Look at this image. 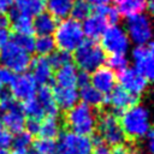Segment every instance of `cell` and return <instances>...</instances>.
Returning a JSON list of instances; mask_svg holds the SVG:
<instances>
[{
	"label": "cell",
	"instance_id": "7bdbcfd3",
	"mask_svg": "<svg viewBox=\"0 0 154 154\" xmlns=\"http://www.w3.org/2000/svg\"><path fill=\"white\" fill-rule=\"evenodd\" d=\"M112 154H129V149L126 146H118L112 149Z\"/></svg>",
	"mask_w": 154,
	"mask_h": 154
},
{
	"label": "cell",
	"instance_id": "9a60e30c",
	"mask_svg": "<svg viewBox=\"0 0 154 154\" xmlns=\"http://www.w3.org/2000/svg\"><path fill=\"white\" fill-rule=\"evenodd\" d=\"M31 76L36 83L41 85H48L53 81V67L45 57H36L31 59L30 64Z\"/></svg>",
	"mask_w": 154,
	"mask_h": 154
},
{
	"label": "cell",
	"instance_id": "7dc6e473",
	"mask_svg": "<svg viewBox=\"0 0 154 154\" xmlns=\"http://www.w3.org/2000/svg\"><path fill=\"white\" fill-rule=\"evenodd\" d=\"M26 154H40L38 152H36L35 149H29L28 152H26Z\"/></svg>",
	"mask_w": 154,
	"mask_h": 154
},
{
	"label": "cell",
	"instance_id": "7402d4cb",
	"mask_svg": "<svg viewBox=\"0 0 154 154\" xmlns=\"http://www.w3.org/2000/svg\"><path fill=\"white\" fill-rule=\"evenodd\" d=\"M116 8L120 17H130L137 13H143L147 10V0H114Z\"/></svg>",
	"mask_w": 154,
	"mask_h": 154
},
{
	"label": "cell",
	"instance_id": "277c9868",
	"mask_svg": "<svg viewBox=\"0 0 154 154\" xmlns=\"http://www.w3.org/2000/svg\"><path fill=\"white\" fill-rule=\"evenodd\" d=\"M73 52V60L81 71L89 73L106 63V53L96 41H83Z\"/></svg>",
	"mask_w": 154,
	"mask_h": 154
},
{
	"label": "cell",
	"instance_id": "f6af8a7d",
	"mask_svg": "<svg viewBox=\"0 0 154 154\" xmlns=\"http://www.w3.org/2000/svg\"><path fill=\"white\" fill-rule=\"evenodd\" d=\"M128 149H129V154H142L141 150H140L138 148H135V146H132V147H128Z\"/></svg>",
	"mask_w": 154,
	"mask_h": 154
},
{
	"label": "cell",
	"instance_id": "ab89813d",
	"mask_svg": "<svg viewBox=\"0 0 154 154\" xmlns=\"http://www.w3.org/2000/svg\"><path fill=\"white\" fill-rule=\"evenodd\" d=\"M144 140V152H147L148 154H153V150H154V136H153V131L149 130L148 134L143 137Z\"/></svg>",
	"mask_w": 154,
	"mask_h": 154
},
{
	"label": "cell",
	"instance_id": "2e32d148",
	"mask_svg": "<svg viewBox=\"0 0 154 154\" xmlns=\"http://www.w3.org/2000/svg\"><path fill=\"white\" fill-rule=\"evenodd\" d=\"M108 23L107 20L99 13L94 12L90 13V16H88L82 24V30L83 34L89 37V40H97L99 37H101V35L103 34V31L107 29Z\"/></svg>",
	"mask_w": 154,
	"mask_h": 154
},
{
	"label": "cell",
	"instance_id": "d590c367",
	"mask_svg": "<svg viewBox=\"0 0 154 154\" xmlns=\"http://www.w3.org/2000/svg\"><path fill=\"white\" fill-rule=\"evenodd\" d=\"M8 26H10L8 17L6 14L0 13V49L8 42V38H10Z\"/></svg>",
	"mask_w": 154,
	"mask_h": 154
},
{
	"label": "cell",
	"instance_id": "7a4b0ae2",
	"mask_svg": "<svg viewBox=\"0 0 154 154\" xmlns=\"http://www.w3.org/2000/svg\"><path fill=\"white\" fill-rule=\"evenodd\" d=\"M97 116L99 113L95 108L82 102L65 112L63 117V124L72 132L89 136L93 135L96 130Z\"/></svg>",
	"mask_w": 154,
	"mask_h": 154
},
{
	"label": "cell",
	"instance_id": "83f0119b",
	"mask_svg": "<svg viewBox=\"0 0 154 154\" xmlns=\"http://www.w3.org/2000/svg\"><path fill=\"white\" fill-rule=\"evenodd\" d=\"M90 13H91V5L87 0H73L70 12L72 19L77 22L84 20L88 16H90Z\"/></svg>",
	"mask_w": 154,
	"mask_h": 154
},
{
	"label": "cell",
	"instance_id": "4fadbf2b",
	"mask_svg": "<svg viewBox=\"0 0 154 154\" xmlns=\"http://www.w3.org/2000/svg\"><path fill=\"white\" fill-rule=\"evenodd\" d=\"M138 100H140V97L130 94L122 87H114L113 90L109 93V97H108L107 102L112 107L111 112L114 116L119 117L122 114V112H124L126 108L138 103Z\"/></svg>",
	"mask_w": 154,
	"mask_h": 154
},
{
	"label": "cell",
	"instance_id": "ee69618b",
	"mask_svg": "<svg viewBox=\"0 0 154 154\" xmlns=\"http://www.w3.org/2000/svg\"><path fill=\"white\" fill-rule=\"evenodd\" d=\"M90 5H95V6H101V5H108V2L111 0H87Z\"/></svg>",
	"mask_w": 154,
	"mask_h": 154
},
{
	"label": "cell",
	"instance_id": "cb8c5ba5",
	"mask_svg": "<svg viewBox=\"0 0 154 154\" xmlns=\"http://www.w3.org/2000/svg\"><path fill=\"white\" fill-rule=\"evenodd\" d=\"M61 132V122L58 119V117H47L41 123L40 126V137L43 138H52L54 140L58 137Z\"/></svg>",
	"mask_w": 154,
	"mask_h": 154
},
{
	"label": "cell",
	"instance_id": "ba28073f",
	"mask_svg": "<svg viewBox=\"0 0 154 154\" xmlns=\"http://www.w3.org/2000/svg\"><path fill=\"white\" fill-rule=\"evenodd\" d=\"M101 48L103 52L112 54H126L130 48V40L124 28L118 24L107 26L101 35Z\"/></svg>",
	"mask_w": 154,
	"mask_h": 154
},
{
	"label": "cell",
	"instance_id": "44dd1931",
	"mask_svg": "<svg viewBox=\"0 0 154 154\" xmlns=\"http://www.w3.org/2000/svg\"><path fill=\"white\" fill-rule=\"evenodd\" d=\"M37 93V100L41 103L45 114H48V117H58L59 108L54 101L53 91L48 85H41Z\"/></svg>",
	"mask_w": 154,
	"mask_h": 154
},
{
	"label": "cell",
	"instance_id": "9c48e42d",
	"mask_svg": "<svg viewBox=\"0 0 154 154\" xmlns=\"http://www.w3.org/2000/svg\"><path fill=\"white\" fill-rule=\"evenodd\" d=\"M57 148L66 154H91V138L89 136L78 135L70 130L60 132Z\"/></svg>",
	"mask_w": 154,
	"mask_h": 154
},
{
	"label": "cell",
	"instance_id": "e0dca14e",
	"mask_svg": "<svg viewBox=\"0 0 154 154\" xmlns=\"http://www.w3.org/2000/svg\"><path fill=\"white\" fill-rule=\"evenodd\" d=\"M52 91H53L54 101H55L58 108L64 112H67L73 106H76L79 100L78 91L75 88L55 87L54 89H52Z\"/></svg>",
	"mask_w": 154,
	"mask_h": 154
},
{
	"label": "cell",
	"instance_id": "8d00e7d4",
	"mask_svg": "<svg viewBox=\"0 0 154 154\" xmlns=\"http://www.w3.org/2000/svg\"><path fill=\"white\" fill-rule=\"evenodd\" d=\"M12 78H13V73L6 67H4L2 65H0V90L10 85Z\"/></svg>",
	"mask_w": 154,
	"mask_h": 154
},
{
	"label": "cell",
	"instance_id": "52a82bcc",
	"mask_svg": "<svg viewBox=\"0 0 154 154\" xmlns=\"http://www.w3.org/2000/svg\"><path fill=\"white\" fill-rule=\"evenodd\" d=\"M125 31L130 40L136 46L146 45L152 40V23L147 13H137L126 17Z\"/></svg>",
	"mask_w": 154,
	"mask_h": 154
},
{
	"label": "cell",
	"instance_id": "c3c4849f",
	"mask_svg": "<svg viewBox=\"0 0 154 154\" xmlns=\"http://www.w3.org/2000/svg\"><path fill=\"white\" fill-rule=\"evenodd\" d=\"M54 154H66V153H65V152H63V150H60V149H58V148H57V152H55V153H54Z\"/></svg>",
	"mask_w": 154,
	"mask_h": 154
},
{
	"label": "cell",
	"instance_id": "f1b7e54d",
	"mask_svg": "<svg viewBox=\"0 0 154 154\" xmlns=\"http://www.w3.org/2000/svg\"><path fill=\"white\" fill-rule=\"evenodd\" d=\"M12 41L14 45H17L19 48H22L23 51H25L26 53H31L34 52V45H35V38L31 36V34H18V32H13L11 36Z\"/></svg>",
	"mask_w": 154,
	"mask_h": 154
},
{
	"label": "cell",
	"instance_id": "ffe728a7",
	"mask_svg": "<svg viewBox=\"0 0 154 154\" xmlns=\"http://www.w3.org/2000/svg\"><path fill=\"white\" fill-rule=\"evenodd\" d=\"M78 96L82 99L83 103H85V105H88V106H90L95 109L96 108L101 109L107 102V99L105 97V95L101 94L100 91H97L90 84L82 87L79 93H78Z\"/></svg>",
	"mask_w": 154,
	"mask_h": 154
},
{
	"label": "cell",
	"instance_id": "3957f363",
	"mask_svg": "<svg viewBox=\"0 0 154 154\" xmlns=\"http://www.w3.org/2000/svg\"><path fill=\"white\" fill-rule=\"evenodd\" d=\"M54 43L64 52H73L84 41L82 24L72 18H67L58 23L54 30Z\"/></svg>",
	"mask_w": 154,
	"mask_h": 154
},
{
	"label": "cell",
	"instance_id": "5bb4252c",
	"mask_svg": "<svg viewBox=\"0 0 154 154\" xmlns=\"http://www.w3.org/2000/svg\"><path fill=\"white\" fill-rule=\"evenodd\" d=\"M116 73L107 66H101L96 69L95 71H93V75L90 76V85L103 95L109 94L116 87Z\"/></svg>",
	"mask_w": 154,
	"mask_h": 154
},
{
	"label": "cell",
	"instance_id": "bcb514c9",
	"mask_svg": "<svg viewBox=\"0 0 154 154\" xmlns=\"http://www.w3.org/2000/svg\"><path fill=\"white\" fill-rule=\"evenodd\" d=\"M11 154H26V149H14Z\"/></svg>",
	"mask_w": 154,
	"mask_h": 154
},
{
	"label": "cell",
	"instance_id": "60d3db41",
	"mask_svg": "<svg viewBox=\"0 0 154 154\" xmlns=\"http://www.w3.org/2000/svg\"><path fill=\"white\" fill-rule=\"evenodd\" d=\"M90 84V76L88 72H84V71H79L77 73V82H76V85H79L81 88L84 87V85H88Z\"/></svg>",
	"mask_w": 154,
	"mask_h": 154
},
{
	"label": "cell",
	"instance_id": "f546056e",
	"mask_svg": "<svg viewBox=\"0 0 154 154\" xmlns=\"http://www.w3.org/2000/svg\"><path fill=\"white\" fill-rule=\"evenodd\" d=\"M32 147L40 154H54L57 152V143L52 138H36L32 141Z\"/></svg>",
	"mask_w": 154,
	"mask_h": 154
},
{
	"label": "cell",
	"instance_id": "b9f144b4",
	"mask_svg": "<svg viewBox=\"0 0 154 154\" xmlns=\"http://www.w3.org/2000/svg\"><path fill=\"white\" fill-rule=\"evenodd\" d=\"M12 5H13L12 0H0V13L6 14L12 7Z\"/></svg>",
	"mask_w": 154,
	"mask_h": 154
},
{
	"label": "cell",
	"instance_id": "d6a6232c",
	"mask_svg": "<svg viewBox=\"0 0 154 154\" xmlns=\"http://www.w3.org/2000/svg\"><path fill=\"white\" fill-rule=\"evenodd\" d=\"M107 61V67L111 69L113 72H120L122 70L126 69L129 66V59L126 58L125 54H112L108 58H106Z\"/></svg>",
	"mask_w": 154,
	"mask_h": 154
},
{
	"label": "cell",
	"instance_id": "836d02e7",
	"mask_svg": "<svg viewBox=\"0 0 154 154\" xmlns=\"http://www.w3.org/2000/svg\"><path fill=\"white\" fill-rule=\"evenodd\" d=\"M31 143L32 136L26 131H19L14 135V137H12L11 146H13L14 149H26V147H29Z\"/></svg>",
	"mask_w": 154,
	"mask_h": 154
},
{
	"label": "cell",
	"instance_id": "5b68a950",
	"mask_svg": "<svg viewBox=\"0 0 154 154\" xmlns=\"http://www.w3.org/2000/svg\"><path fill=\"white\" fill-rule=\"evenodd\" d=\"M99 136L105 141L109 147L124 146L126 137L120 126L119 119L111 111H101L97 116V126Z\"/></svg>",
	"mask_w": 154,
	"mask_h": 154
},
{
	"label": "cell",
	"instance_id": "e575fe53",
	"mask_svg": "<svg viewBox=\"0 0 154 154\" xmlns=\"http://www.w3.org/2000/svg\"><path fill=\"white\" fill-rule=\"evenodd\" d=\"M94 138H91V143H93V148H91V153L93 154H112V148L101 140V137L99 135L93 136Z\"/></svg>",
	"mask_w": 154,
	"mask_h": 154
},
{
	"label": "cell",
	"instance_id": "ac0fdd59",
	"mask_svg": "<svg viewBox=\"0 0 154 154\" xmlns=\"http://www.w3.org/2000/svg\"><path fill=\"white\" fill-rule=\"evenodd\" d=\"M77 69L73 64L69 63L59 69H57V72L54 75V81L57 83V87L61 88H75L77 82Z\"/></svg>",
	"mask_w": 154,
	"mask_h": 154
},
{
	"label": "cell",
	"instance_id": "f35d334b",
	"mask_svg": "<svg viewBox=\"0 0 154 154\" xmlns=\"http://www.w3.org/2000/svg\"><path fill=\"white\" fill-rule=\"evenodd\" d=\"M40 126H41V123H40V120H37V119H28V120H25V123H24L25 131L29 132L31 136L38 135V132H40Z\"/></svg>",
	"mask_w": 154,
	"mask_h": 154
},
{
	"label": "cell",
	"instance_id": "30bf717a",
	"mask_svg": "<svg viewBox=\"0 0 154 154\" xmlns=\"http://www.w3.org/2000/svg\"><path fill=\"white\" fill-rule=\"evenodd\" d=\"M153 43L138 45L131 51V59L135 65V70L141 73L148 82L154 77V57H153Z\"/></svg>",
	"mask_w": 154,
	"mask_h": 154
},
{
	"label": "cell",
	"instance_id": "1f68e13d",
	"mask_svg": "<svg viewBox=\"0 0 154 154\" xmlns=\"http://www.w3.org/2000/svg\"><path fill=\"white\" fill-rule=\"evenodd\" d=\"M47 60L53 69H59L60 66L71 63V54L69 52H64L59 49V51L52 52L47 58Z\"/></svg>",
	"mask_w": 154,
	"mask_h": 154
},
{
	"label": "cell",
	"instance_id": "681fc988",
	"mask_svg": "<svg viewBox=\"0 0 154 154\" xmlns=\"http://www.w3.org/2000/svg\"><path fill=\"white\" fill-rule=\"evenodd\" d=\"M42 1H43V0H42Z\"/></svg>",
	"mask_w": 154,
	"mask_h": 154
},
{
	"label": "cell",
	"instance_id": "4dcf8cb0",
	"mask_svg": "<svg viewBox=\"0 0 154 154\" xmlns=\"http://www.w3.org/2000/svg\"><path fill=\"white\" fill-rule=\"evenodd\" d=\"M95 12L101 14L108 24H118L120 20V14L117 11V8L114 6H109V5H101V6H96Z\"/></svg>",
	"mask_w": 154,
	"mask_h": 154
},
{
	"label": "cell",
	"instance_id": "603a6c76",
	"mask_svg": "<svg viewBox=\"0 0 154 154\" xmlns=\"http://www.w3.org/2000/svg\"><path fill=\"white\" fill-rule=\"evenodd\" d=\"M12 7L17 13L31 18L43 12L45 2L42 0H17V2L13 4Z\"/></svg>",
	"mask_w": 154,
	"mask_h": 154
},
{
	"label": "cell",
	"instance_id": "8992f818",
	"mask_svg": "<svg viewBox=\"0 0 154 154\" xmlns=\"http://www.w3.org/2000/svg\"><path fill=\"white\" fill-rule=\"evenodd\" d=\"M31 64V57L29 53L19 48L13 42H7L0 49V65L14 73L25 72Z\"/></svg>",
	"mask_w": 154,
	"mask_h": 154
},
{
	"label": "cell",
	"instance_id": "d6986e66",
	"mask_svg": "<svg viewBox=\"0 0 154 154\" xmlns=\"http://www.w3.org/2000/svg\"><path fill=\"white\" fill-rule=\"evenodd\" d=\"M58 25L57 18L48 12H41L32 19V30L40 35H52Z\"/></svg>",
	"mask_w": 154,
	"mask_h": 154
},
{
	"label": "cell",
	"instance_id": "74e56055",
	"mask_svg": "<svg viewBox=\"0 0 154 154\" xmlns=\"http://www.w3.org/2000/svg\"><path fill=\"white\" fill-rule=\"evenodd\" d=\"M12 143V135L0 124V148L7 149Z\"/></svg>",
	"mask_w": 154,
	"mask_h": 154
},
{
	"label": "cell",
	"instance_id": "8fae6325",
	"mask_svg": "<svg viewBox=\"0 0 154 154\" xmlns=\"http://www.w3.org/2000/svg\"><path fill=\"white\" fill-rule=\"evenodd\" d=\"M37 91V83L31 73H17L10 83V93L17 101H26L35 97Z\"/></svg>",
	"mask_w": 154,
	"mask_h": 154
},
{
	"label": "cell",
	"instance_id": "4316f807",
	"mask_svg": "<svg viewBox=\"0 0 154 154\" xmlns=\"http://www.w3.org/2000/svg\"><path fill=\"white\" fill-rule=\"evenodd\" d=\"M55 43L51 35H40L35 40L34 51L38 54V57H46L49 55L52 52H54Z\"/></svg>",
	"mask_w": 154,
	"mask_h": 154
},
{
	"label": "cell",
	"instance_id": "7c38bea8",
	"mask_svg": "<svg viewBox=\"0 0 154 154\" xmlns=\"http://www.w3.org/2000/svg\"><path fill=\"white\" fill-rule=\"evenodd\" d=\"M117 79L119 81L120 87L123 89L137 97H140L144 91H147L149 85V82L134 67H126L118 72Z\"/></svg>",
	"mask_w": 154,
	"mask_h": 154
},
{
	"label": "cell",
	"instance_id": "484cf974",
	"mask_svg": "<svg viewBox=\"0 0 154 154\" xmlns=\"http://www.w3.org/2000/svg\"><path fill=\"white\" fill-rule=\"evenodd\" d=\"M22 109H23L24 116L28 117V119L41 120L45 118V111L36 97H31V99L24 101V103L22 105Z\"/></svg>",
	"mask_w": 154,
	"mask_h": 154
},
{
	"label": "cell",
	"instance_id": "d4e9b609",
	"mask_svg": "<svg viewBox=\"0 0 154 154\" xmlns=\"http://www.w3.org/2000/svg\"><path fill=\"white\" fill-rule=\"evenodd\" d=\"M73 0H47V8L48 13H51L57 19H63L70 16L71 7Z\"/></svg>",
	"mask_w": 154,
	"mask_h": 154
},
{
	"label": "cell",
	"instance_id": "6da1fadb",
	"mask_svg": "<svg viewBox=\"0 0 154 154\" xmlns=\"http://www.w3.org/2000/svg\"><path fill=\"white\" fill-rule=\"evenodd\" d=\"M120 126L126 140L135 142V140L143 138L150 130V116L146 106L136 103L126 108L118 117Z\"/></svg>",
	"mask_w": 154,
	"mask_h": 154
}]
</instances>
